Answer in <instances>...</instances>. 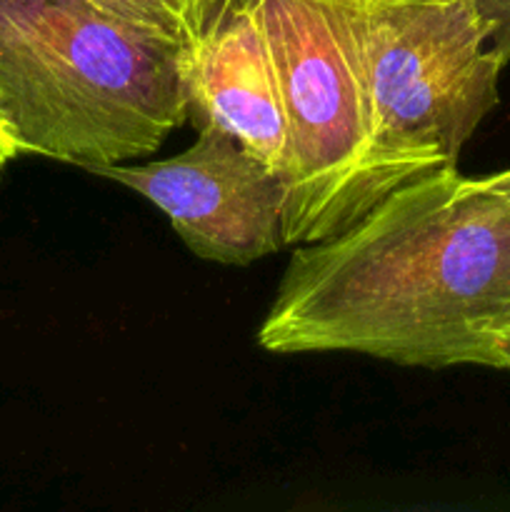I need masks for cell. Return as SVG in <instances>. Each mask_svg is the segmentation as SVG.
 <instances>
[{"mask_svg": "<svg viewBox=\"0 0 510 512\" xmlns=\"http://www.w3.org/2000/svg\"><path fill=\"white\" fill-rule=\"evenodd\" d=\"M483 183L488 185V188H493V190H498V193H503L505 198H510V168L498 170V173L485 175Z\"/></svg>", "mask_w": 510, "mask_h": 512, "instance_id": "ba28073f", "label": "cell"}, {"mask_svg": "<svg viewBox=\"0 0 510 512\" xmlns=\"http://www.w3.org/2000/svg\"><path fill=\"white\" fill-rule=\"evenodd\" d=\"M505 370L510 373V338H508V343H505Z\"/></svg>", "mask_w": 510, "mask_h": 512, "instance_id": "9c48e42d", "label": "cell"}, {"mask_svg": "<svg viewBox=\"0 0 510 512\" xmlns=\"http://www.w3.org/2000/svg\"><path fill=\"white\" fill-rule=\"evenodd\" d=\"M493 30V48L510 63V0H468Z\"/></svg>", "mask_w": 510, "mask_h": 512, "instance_id": "52a82bcc", "label": "cell"}, {"mask_svg": "<svg viewBox=\"0 0 510 512\" xmlns=\"http://www.w3.org/2000/svg\"><path fill=\"white\" fill-rule=\"evenodd\" d=\"M90 173L143 195L190 253L210 263L250 265L285 248L283 175L213 125L173 158L98 165Z\"/></svg>", "mask_w": 510, "mask_h": 512, "instance_id": "5b68a950", "label": "cell"}, {"mask_svg": "<svg viewBox=\"0 0 510 512\" xmlns=\"http://www.w3.org/2000/svg\"><path fill=\"white\" fill-rule=\"evenodd\" d=\"M383 153L408 180L458 165L508 60L468 0H330Z\"/></svg>", "mask_w": 510, "mask_h": 512, "instance_id": "3957f363", "label": "cell"}, {"mask_svg": "<svg viewBox=\"0 0 510 512\" xmlns=\"http://www.w3.org/2000/svg\"><path fill=\"white\" fill-rule=\"evenodd\" d=\"M188 123L225 130L275 173L288 163V125L268 35L250 0H225L188 53Z\"/></svg>", "mask_w": 510, "mask_h": 512, "instance_id": "8992f818", "label": "cell"}, {"mask_svg": "<svg viewBox=\"0 0 510 512\" xmlns=\"http://www.w3.org/2000/svg\"><path fill=\"white\" fill-rule=\"evenodd\" d=\"M510 198L458 165L385 195L343 233L295 245L258 345L405 368L505 370Z\"/></svg>", "mask_w": 510, "mask_h": 512, "instance_id": "6da1fadb", "label": "cell"}, {"mask_svg": "<svg viewBox=\"0 0 510 512\" xmlns=\"http://www.w3.org/2000/svg\"><path fill=\"white\" fill-rule=\"evenodd\" d=\"M268 35L288 125L285 248L315 243L408 183L383 153L330 0H250Z\"/></svg>", "mask_w": 510, "mask_h": 512, "instance_id": "277c9868", "label": "cell"}, {"mask_svg": "<svg viewBox=\"0 0 510 512\" xmlns=\"http://www.w3.org/2000/svg\"><path fill=\"white\" fill-rule=\"evenodd\" d=\"M188 53L88 0H0V115L23 158L133 163L188 123Z\"/></svg>", "mask_w": 510, "mask_h": 512, "instance_id": "7a4b0ae2", "label": "cell"}]
</instances>
